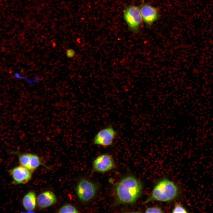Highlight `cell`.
Instances as JSON below:
<instances>
[{"instance_id": "obj_1", "label": "cell", "mask_w": 213, "mask_h": 213, "mask_svg": "<svg viewBox=\"0 0 213 213\" xmlns=\"http://www.w3.org/2000/svg\"><path fill=\"white\" fill-rule=\"evenodd\" d=\"M143 191V185L139 180L132 175L126 176L116 185L117 202L120 204H133L141 196Z\"/></svg>"}, {"instance_id": "obj_2", "label": "cell", "mask_w": 213, "mask_h": 213, "mask_svg": "<svg viewBox=\"0 0 213 213\" xmlns=\"http://www.w3.org/2000/svg\"><path fill=\"white\" fill-rule=\"evenodd\" d=\"M179 193L177 186L170 180L164 178L156 183L143 204L155 201L170 202L177 198Z\"/></svg>"}, {"instance_id": "obj_3", "label": "cell", "mask_w": 213, "mask_h": 213, "mask_svg": "<svg viewBox=\"0 0 213 213\" xmlns=\"http://www.w3.org/2000/svg\"><path fill=\"white\" fill-rule=\"evenodd\" d=\"M123 16L130 31L134 34L138 33L143 21L139 7L133 5L125 6Z\"/></svg>"}, {"instance_id": "obj_4", "label": "cell", "mask_w": 213, "mask_h": 213, "mask_svg": "<svg viewBox=\"0 0 213 213\" xmlns=\"http://www.w3.org/2000/svg\"><path fill=\"white\" fill-rule=\"evenodd\" d=\"M117 132L111 125L99 131L92 140L93 144L104 147L112 145Z\"/></svg>"}, {"instance_id": "obj_5", "label": "cell", "mask_w": 213, "mask_h": 213, "mask_svg": "<svg viewBox=\"0 0 213 213\" xmlns=\"http://www.w3.org/2000/svg\"><path fill=\"white\" fill-rule=\"evenodd\" d=\"M97 188L93 183L86 179H82L78 183L76 193L79 199L83 202H86L95 196Z\"/></svg>"}, {"instance_id": "obj_6", "label": "cell", "mask_w": 213, "mask_h": 213, "mask_svg": "<svg viewBox=\"0 0 213 213\" xmlns=\"http://www.w3.org/2000/svg\"><path fill=\"white\" fill-rule=\"evenodd\" d=\"M139 7L143 20L147 26L151 25L159 19L160 10L158 8L144 3Z\"/></svg>"}, {"instance_id": "obj_7", "label": "cell", "mask_w": 213, "mask_h": 213, "mask_svg": "<svg viewBox=\"0 0 213 213\" xmlns=\"http://www.w3.org/2000/svg\"><path fill=\"white\" fill-rule=\"evenodd\" d=\"M31 171L21 165L10 169L9 173L12 178V183L17 185L24 184L28 182L32 177Z\"/></svg>"}, {"instance_id": "obj_8", "label": "cell", "mask_w": 213, "mask_h": 213, "mask_svg": "<svg viewBox=\"0 0 213 213\" xmlns=\"http://www.w3.org/2000/svg\"><path fill=\"white\" fill-rule=\"evenodd\" d=\"M115 167L112 156L104 154L97 157L93 162V170L98 172H104L111 170Z\"/></svg>"}, {"instance_id": "obj_9", "label": "cell", "mask_w": 213, "mask_h": 213, "mask_svg": "<svg viewBox=\"0 0 213 213\" xmlns=\"http://www.w3.org/2000/svg\"><path fill=\"white\" fill-rule=\"evenodd\" d=\"M57 202L54 194L52 191H48L40 194L38 196L37 202L38 206L45 208L51 206Z\"/></svg>"}, {"instance_id": "obj_10", "label": "cell", "mask_w": 213, "mask_h": 213, "mask_svg": "<svg viewBox=\"0 0 213 213\" xmlns=\"http://www.w3.org/2000/svg\"><path fill=\"white\" fill-rule=\"evenodd\" d=\"M36 199L35 193L31 191L27 193L22 199V204L24 208L27 211H32L35 208Z\"/></svg>"}, {"instance_id": "obj_11", "label": "cell", "mask_w": 213, "mask_h": 213, "mask_svg": "<svg viewBox=\"0 0 213 213\" xmlns=\"http://www.w3.org/2000/svg\"><path fill=\"white\" fill-rule=\"evenodd\" d=\"M41 164L38 156L34 154H30L29 170L32 171L37 168Z\"/></svg>"}, {"instance_id": "obj_12", "label": "cell", "mask_w": 213, "mask_h": 213, "mask_svg": "<svg viewBox=\"0 0 213 213\" xmlns=\"http://www.w3.org/2000/svg\"><path fill=\"white\" fill-rule=\"evenodd\" d=\"M30 154H25L19 157V161L20 165L29 170L30 156Z\"/></svg>"}, {"instance_id": "obj_13", "label": "cell", "mask_w": 213, "mask_h": 213, "mask_svg": "<svg viewBox=\"0 0 213 213\" xmlns=\"http://www.w3.org/2000/svg\"><path fill=\"white\" fill-rule=\"evenodd\" d=\"M59 213H78V210L73 206L70 204H66L59 210Z\"/></svg>"}, {"instance_id": "obj_14", "label": "cell", "mask_w": 213, "mask_h": 213, "mask_svg": "<svg viewBox=\"0 0 213 213\" xmlns=\"http://www.w3.org/2000/svg\"><path fill=\"white\" fill-rule=\"evenodd\" d=\"M172 212V213H186L188 212L181 204L176 203L174 205Z\"/></svg>"}, {"instance_id": "obj_15", "label": "cell", "mask_w": 213, "mask_h": 213, "mask_svg": "<svg viewBox=\"0 0 213 213\" xmlns=\"http://www.w3.org/2000/svg\"><path fill=\"white\" fill-rule=\"evenodd\" d=\"M146 213H163V210L160 207L158 206H153L147 207L145 210Z\"/></svg>"}, {"instance_id": "obj_16", "label": "cell", "mask_w": 213, "mask_h": 213, "mask_svg": "<svg viewBox=\"0 0 213 213\" xmlns=\"http://www.w3.org/2000/svg\"><path fill=\"white\" fill-rule=\"evenodd\" d=\"M66 54L67 57L69 58H73L76 55L75 50L72 49H68L66 50Z\"/></svg>"}]
</instances>
